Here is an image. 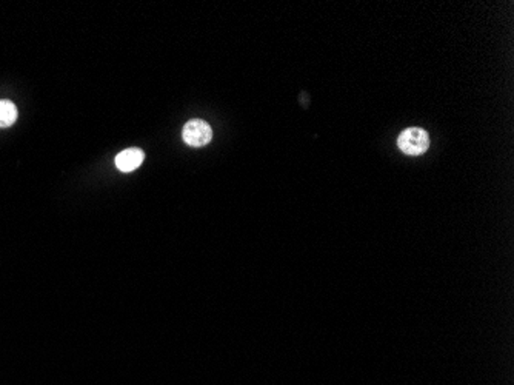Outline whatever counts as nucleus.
<instances>
[{"label":"nucleus","mask_w":514,"mask_h":385,"mask_svg":"<svg viewBox=\"0 0 514 385\" xmlns=\"http://www.w3.org/2000/svg\"><path fill=\"white\" fill-rule=\"evenodd\" d=\"M397 147L407 156H421L430 148V136L422 128L411 126L399 134Z\"/></svg>","instance_id":"f257e3e1"},{"label":"nucleus","mask_w":514,"mask_h":385,"mask_svg":"<svg viewBox=\"0 0 514 385\" xmlns=\"http://www.w3.org/2000/svg\"><path fill=\"white\" fill-rule=\"evenodd\" d=\"M182 139L189 147H205L213 139V130L209 124L202 119H191L182 130Z\"/></svg>","instance_id":"f03ea898"},{"label":"nucleus","mask_w":514,"mask_h":385,"mask_svg":"<svg viewBox=\"0 0 514 385\" xmlns=\"http://www.w3.org/2000/svg\"><path fill=\"white\" fill-rule=\"evenodd\" d=\"M17 120V106L11 100H0V128H8Z\"/></svg>","instance_id":"20e7f679"},{"label":"nucleus","mask_w":514,"mask_h":385,"mask_svg":"<svg viewBox=\"0 0 514 385\" xmlns=\"http://www.w3.org/2000/svg\"><path fill=\"white\" fill-rule=\"evenodd\" d=\"M145 159V153L140 148H128L122 153L117 154L116 158V167L120 171L130 173L134 171L136 168L142 165V162Z\"/></svg>","instance_id":"7ed1b4c3"}]
</instances>
